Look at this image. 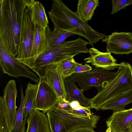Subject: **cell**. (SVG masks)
I'll return each mask as SVG.
<instances>
[{
  "mask_svg": "<svg viewBox=\"0 0 132 132\" xmlns=\"http://www.w3.org/2000/svg\"><path fill=\"white\" fill-rule=\"evenodd\" d=\"M112 9L111 14H113L128 5L132 4V0H112Z\"/></svg>",
  "mask_w": 132,
  "mask_h": 132,
  "instance_id": "cell-26",
  "label": "cell"
},
{
  "mask_svg": "<svg viewBox=\"0 0 132 132\" xmlns=\"http://www.w3.org/2000/svg\"><path fill=\"white\" fill-rule=\"evenodd\" d=\"M130 132H132V122L130 127Z\"/></svg>",
  "mask_w": 132,
  "mask_h": 132,
  "instance_id": "cell-30",
  "label": "cell"
},
{
  "mask_svg": "<svg viewBox=\"0 0 132 132\" xmlns=\"http://www.w3.org/2000/svg\"><path fill=\"white\" fill-rule=\"evenodd\" d=\"M132 103V91L122 94L107 101L100 107L102 110H111L113 112L124 110L127 105Z\"/></svg>",
  "mask_w": 132,
  "mask_h": 132,
  "instance_id": "cell-18",
  "label": "cell"
},
{
  "mask_svg": "<svg viewBox=\"0 0 132 132\" xmlns=\"http://www.w3.org/2000/svg\"><path fill=\"white\" fill-rule=\"evenodd\" d=\"M46 33L47 43V50L63 43L67 38L74 35L61 30L52 31L48 25L46 28Z\"/></svg>",
  "mask_w": 132,
  "mask_h": 132,
  "instance_id": "cell-21",
  "label": "cell"
},
{
  "mask_svg": "<svg viewBox=\"0 0 132 132\" xmlns=\"http://www.w3.org/2000/svg\"><path fill=\"white\" fill-rule=\"evenodd\" d=\"M0 65L4 73L18 78L22 76L28 78L36 83L39 79L28 67L18 61L8 53L0 42Z\"/></svg>",
  "mask_w": 132,
  "mask_h": 132,
  "instance_id": "cell-8",
  "label": "cell"
},
{
  "mask_svg": "<svg viewBox=\"0 0 132 132\" xmlns=\"http://www.w3.org/2000/svg\"><path fill=\"white\" fill-rule=\"evenodd\" d=\"M98 0H79L75 12L77 16L87 23L90 20L99 4Z\"/></svg>",
  "mask_w": 132,
  "mask_h": 132,
  "instance_id": "cell-19",
  "label": "cell"
},
{
  "mask_svg": "<svg viewBox=\"0 0 132 132\" xmlns=\"http://www.w3.org/2000/svg\"><path fill=\"white\" fill-rule=\"evenodd\" d=\"M45 79L56 93L59 99H65L64 78L60 63L49 70Z\"/></svg>",
  "mask_w": 132,
  "mask_h": 132,
  "instance_id": "cell-14",
  "label": "cell"
},
{
  "mask_svg": "<svg viewBox=\"0 0 132 132\" xmlns=\"http://www.w3.org/2000/svg\"><path fill=\"white\" fill-rule=\"evenodd\" d=\"M102 40L106 44L107 53L119 55L132 53V37L130 32H113Z\"/></svg>",
  "mask_w": 132,
  "mask_h": 132,
  "instance_id": "cell-9",
  "label": "cell"
},
{
  "mask_svg": "<svg viewBox=\"0 0 132 132\" xmlns=\"http://www.w3.org/2000/svg\"><path fill=\"white\" fill-rule=\"evenodd\" d=\"M26 132H51L47 116L40 110L34 109L27 119Z\"/></svg>",
  "mask_w": 132,
  "mask_h": 132,
  "instance_id": "cell-15",
  "label": "cell"
},
{
  "mask_svg": "<svg viewBox=\"0 0 132 132\" xmlns=\"http://www.w3.org/2000/svg\"><path fill=\"white\" fill-rule=\"evenodd\" d=\"M116 72L94 67L89 72L73 73L70 78L83 91L94 87L98 92L114 77Z\"/></svg>",
  "mask_w": 132,
  "mask_h": 132,
  "instance_id": "cell-6",
  "label": "cell"
},
{
  "mask_svg": "<svg viewBox=\"0 0 132 132\" xmlns=\"http://www.w3.org/2000/svg\"><path fill=\"white\" fill-rule=\"evenodd\" d=\"M35 25L33 40L31 57V67L37 58L47 50L46 28L37 24Z\"/></svg>",
  "mask_w": 132,
  "mask_h": 132,
  "instance_id": "cell-16",
  "label": "cell"
},
{
  "mask_svg": "<svg viewBox=\"0 0 132 132\" xmlns=\"http://www.w3.org/2000/svg\"><path fill=\"white\" fill-rule=\"evenodd\" d=\"M17 90L14 80L9 81L3 90V97L5 110L9 125L12 131L14 128L17 107L16 99Z\"/></svg>",
  "mask_w": 132,
  "mask_h": 132,
  "instance_id": "cell-11",
  "label": "cell"
},
{
  "mask_svg": "<svg viewBox=\"0 0 132 132\" xmlns=\"http://www.w3.org/2000/svg\"><path fill=\"white\" fill-rule=\"evenodd\" d=\"M92 67L86 63L84 65L77 63L76 64L74 73H79L89 72L92 69Z\"/></svg>",
  "mask_w": 132,
  "mask_h": 132,
  "instance_id": "cell-27",
  "label": "cell"
},
{
  "mask_svg": "<svg viewBox=\"0 0 132 132\" xmlns=\"http://www.w3.org/2000/svg\"><path fill=\"white\" fill-rule=\"evenodd\" d=\"M35 109L46 113L56 105L59 99L55 92L45 78L39 79Z\"/></svg>",
  "mask_w": 132,
  "mask_h": 132,
  "instance_id": "cell-10",
  "label": "cell"
},
{
  "mask_svg": "<svg viewBox=\"0 0 132 132\" xmlns=\"http://www.w3.org/2000/svg\"><path fill=\"white\" fill-rule=\"evenodd\" d=\"M32 21L34 25L37 24L46 28L48 21L44 7L39 2L35 1L31 7Z\"/></svg>",
  "mask_w": 132,
  "mask_h": 132,
  "instance_id": "cell-22",
  "label": "cell"
},
{
  "mask_svg": "<svg viewBox=\"0 0 132 132\" xmlns=\"http://www.w3.org/2000/svg\"><path fill=\"white\" fill-rule=\"evenodd\" d=\"M21 96V103L19 109L17 111L15 125L12 132H25V125L26 120L23 117V109L25 97L23 88L22 86L20 88Z\"/></svg>",
  "mask_w": 132,
  "mask_h": 132,
  "instance_id": "cell-23",
  "label": "cell"
},
{
  "mask_svg": "<svg viewBox=\"0 0 132 132\" xmlns=\"http://www.w3.org/2000/svg\"><path fill=\"white\" fill-rule=\"evenodd\" d=\"M31 7L25 10L22 21L18 54L15 59L29 68L31 67V57L35 25L32 21Z\"/></svg>",
  "mask_w": 132,
  "mask_h": 132,
  "instance_id": "cell-5",
  "label": "cell"
},
{
  "mask_svg": "<svg viewBox=\"0 0 132 132\" xmlns=\"http://www.w3.org/2000/svg\"><path fill=\"white\" fill-rule=\"evenodd\" d=\"M118 68L114 77L95 96L90 99V109L97 111L108 101L132 91V67L128 63L122 62Z\"/></svg>",
  "mask_w": 132,
  "mask_h": 132,
  "instance_id": "cell-4",
  "label": "cell"
},
{
  "mask_svg": "<svg viewBox=\"0 0 132 132\" xmlns=\"http://www.w3.org/2000/svg\"><path fill=\"white\" fill-rule=\"evenodd\" d=\"M47 12L53 23V30H62L82 36L92 47L106 36L94 30L61 0H52L51 10Z\"/></svg>",
  "mask_w": 132,
  "mask_h": 132,
  "instance_id": "cell-2",
  "label": "cell"
},
{
  "mask_svg": "<svg viewBox=\"0 0 132 132\" xmlns=\"http://www.w3.org/2000/svg\"><path fill=\"white\" fill-rule=\"evenodd\" d=\"M132 122V108L113 112L106 121L112 132H130Z\"/></svg>",
  "mask_w": 132,
  "mask_h": 132,
  "instance_id": "cell-12",
  "label": "cell"
},
{
  "mask_svg": "<svg viewBox=\"0 0 132 132\" xmlns=\"http://www.w3.org/2000/svg\"><path fill=\"white\" fill-rule=\"evenodd\" d=\"M38 84H33L29 82L26 89L24 96L23 109L24 119L27 120V117L35 109L36 99Z\"/></svg>",
  "mask_w": 132,
  "mask_h": 132,
  "instance_id": "cell-20",
  "label": "cell"
},
{
  "mask_svg": "<svg viewBox=\"0 0 132 132\" xmlns=\"http://www.w3.org/2000/svg\"><path fill=\"white\" fill-rule=\"evenodd\" d=\"M76 62L74 57H71L60 63L62 74L64 78L70 77L74 73Z\"/></svg>",
  "mask_w": 132,
  "mask_h": 132,
  "instance_id": "cell-24",
  "label": "cell"
},
{
  "mask_svg": "<svg viewBox=\"0 0 132 132\" xmlns=\"http://www.w3.org/2000/svg\"><path fill=\"white\" fill-rule=\"evenodd\" d=\"M88 42L81 38L64 41L41 54L36 59L30 69L39 79L45 78L47 71L63 61L81 53L89 52L86 46Z\"/></svg>",
  "mask_w": 132,
  "mask_h": 132,
  "instance_id": "cell-3",
  "label": "cell"
},
{
  "mask_svg": "<svg viewBox=\"0 0 132 132\" xmlns=\"http://www.w3.org/2000/svg\"><path fill=\"white\" fill-rule=\"evenodd\" d=\"M105 132H112L111 130L109 128H108Z\"/></svg>",
  "mask_w": 132,
  "mask_h": 132,
  "instance_id": "cell-29",
  "label": "cell"
},
{
  "mask_svg": "<svg viewBox=\"0 0 132 132\" xmlns=\"http://www.w3.org/2000/svg\"><path fill=\"white\" fill-rule=\"evenodd\" d=\"M34 0H0V42L14 57L19 51L20 34L24 13Z\"/></svg>",
  "mask_w": 132,
  "mask_h": 132,
  "instance_id": "cell-1",
  "label": "cell"
},
{
  "mask_svg": "<svg viewBox=\"0 0 132 132\" xmlns=\"http://www.w3.org/2000/svg\"><path fill=\"white\" fill-rule=\"evenodd\" d=\"M93 128L84 127L79 128L70 132H95Z\"/></svg>",
  "mask_w": 132,
  "mask_h": 132,
  "instance_id": "cell-28",
  "label": "cell"
},
{
  "mask_svg": "<svg viewBox=\"0 0 132 132\" xmlns=\"http://www.w3.org/2000/svg\"><path fill=\"white\" fill-rule=\"evenodd\" d=\"M130 34L132 37V32H130Z\"/></svg>",
  "mask_w": 132,
  "mask_h": 132,
  "instance_id": "cell-31",
  "label": "cell"
},
{
  "mask_svg": "<svg viewBox=\"0 0 132 132\" xmlns=\"http://www.w3.org/2000/svg\"><path fill=\"white\" fill-rule=\"evenodd\" d=\"M50 110L59 116L64 132H70L84 127L94 128L100 118V116L94 114L88 117L72 114L61 108L56 104Z\"/></svg>",
  "mask_w": 132,
  "mask_h": 132,
  "instance_id": "cell-7",
  "label": "cell"
},
{
  "mask_svg": "<svg viewBox=\"0 0 132 132\" xmlns=\"http://www.w3.org/2000/svg\"><path fill=\"white\" fill-rule=\"evenodd\" d=\"M90 56L85 58L84 61L87 63H91L95 67L111 70L118 68L119 64L111 53L103 52L94 48H90Z\"/></svg>",
  "mask_w": 132,
  "mask_h": 132,
  "instance_id": "cell-13",
  "label": "cell"
},
{
  "mask_svg": "<svg viewBox=\"0 0 132 132\" xmlns=\"http://www.w3.org/2000/svg\"><path fill=\"white\" fill-rule=\"evenodd\" d=\"M64 82L66 100L69 102L74 101H77L82 106L90 108V99L84 96L83 93V90L78 87L73 80L70 77L64 79Z\"/></svg>",
  "mask_w": 132,
  "mask_h": 132,
  "instance_id": "cell-17",
  "label": "cell"
},
{
  "mask_svg": "<svg viewBox=\"0 0 132 132\" xmlns=\"http://www.w3.org/2000/svg\"><path fill=\"white\" fill-rule=\"evenodd\" d=\"M0 132H12L9 124L3 97H0Z\"/></svg>",
  "mask_w": 132,
  "mask_h": 132,
  "instance_id": "cell-25",
  "label": "cell"
}]
</instances>
